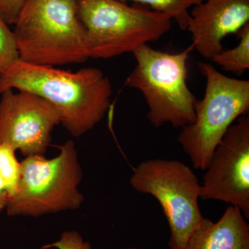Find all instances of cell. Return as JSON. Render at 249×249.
Returning a JSON list of instances; mask_svg holds the SVG:
<instances>
[{
  "label": "cell",
  "instance_id": "cell-1",
  "mask_svg": "<svg viewBox=\"0 0 249 249\" xmlns=\"http://www.w3.org/2000/svg\"><path fill=\"white\" fill-rule=\"evenodd\" d=\"M13 89L34 93L53 105L61 124L76 137L101 122L112 95L110 81L99 69L72 72L20 59L0 73V93Z\"/></svg>",
  "mask_w": 249,
  "mask_h": 249
},
{
  "label": "cell",
  "instance_id": "cell-2",
  "mask_svg": "<svg viewBox=\"0 0 249 249\" xmlns=\"http://www.w3.org/2000/svg\"><path fill=\"white\" fill-rule=\"evenodd\" d=\"M14 33L23 61L55 67L89 58L76 0H27Z\"/></svg>",
  "mask_w": 249,
  "mask_h": 249
},
{
  "label": "cell",
  "instance_id": "cell-3",
  "mask_svg": "<svg viewBox=\"0 0 249 249\" xmlns=\"http://www.w3.org/2000/svg\"><path fill=\"white\" fill-rule=\"evenodd\" d=\"M193 45L169 53L143 45L133 52L136 66L124 85L139 90L148 106L147 119L156 128L170 124L182 128L196 119V98L188 85L187 62Z\"/></svg>",
  "mask_w": 249,
  "mask_h": 249
},
{
  "label": "cell",
  "instance_id": "cell-4",
  "mask_svg": "<svg viewBox=\"0 0 249 249\" xmlns=\"http://www.w3.org/2000/svg\"><path fill=\"white\" fill-rule=\"evenodd\" d=\"M89 58L109 59L160 40L173 19L145 5L120 0H76Z\"/></svg>",
  "mask_w": 249,
  "mask_h": 249
},
{
  "label": "cell",
  "instance_id": "cell-5",
  "mask_svg": "<svg viewBox=\"0 0 249 249\" xmlns=\"http://www.w3.org/2000/svg\"><path fill=\"white\" fill-rule=\"evenodd\" d=\"M58 147L60 153L53 159L29 156L20 162V178L6 206L8 215L36 217L80 207L83 172L76 145L69 140Z\"/></svg>",
  "mask_w": 249,
  "mask_h": 249
},
{
  "label": "cell",
  "instance_id": "cell-6",
  "mask_svg": "<svg viewBox=\"0 0 249 249\" xmlns=\"http://www.w3.org/2000/svg\"><path fill=\"white\" fill-rule=\"evenodd\" d=\"M198 67L206 79L204 96L196 101L194 122L181 128L178 141L193 167L205 170L227 129L249 112V81L225 76L211 64Z\"/></svg>",
  "mask_w": 249,
  "mask_h": 249
},
{
  "label": "cell",
  "instance_id": "cell-7",
  "mask_svg": "<svg viewBox=\"0 0 249 249\" xmlns=\"http://www.w3.org/2000/svg\"><path fill=\"white\" fill-rule=\"evenodd\" d=\"M135 191L155 196L170 229V249H184L204 219L199 206L201 184L188 165L178 160H144L129 180Z\"/></svg>",
  "mask_w": 249,
  "mask_h": 249
},
{
  "label": "cell",
  "instance_id": "cell-8",
  "mask_svg": "<svg viewBox=\"0 0 249 249\" xmlns=\"http://www.w3.org/2000/svg\"><path fill=\"white\" fill-rule=\"evenodd\" d=\"M201 184L200 199L224 201L249 218V116L239 117L214 149Z\"/></svg>",
  "mask_w": 249,
  "mask_h": 249
},
{
  "label": "cell",
  "instance_id": "cell-9",
  "mask_svg": "<svg viewBox=\"0 0 249 249\" xmlns=\"http://www.w3.org/2000/svg\"><path fill=\"white\" fill-rule=\"evenodd\" d=\"M0 143L19 150L25 157L44 156L60 113L43 98L26 91L1 93Z\"/></svg>",
  "mask_w": 249,
  "mask_h": 249
},
{
  "label": "cell",
  "instance_id": "cell-10",
  "mask_svg": "<svg viewBox=\"0 0 249 249\" xmlns=\"http://www.w3.org/2000/svg\"><path fill=\"white\" fill-rule=\"evenodd\" d=\"M190 16L192 45L211 60L222 50L224 38L249 23V0H204L192 8Z\"/></svg>",
  "mask_w": 249,
  "mask_h": 249
},
{
  "label": "cell",
  "instance_id": "cell-11",
  "mask_svg": "<svg viewBox=\"0 0 249 249\" xmlns=\"http://www.w3.org/2000/svg\"><path fill=\"white\" fill-rule=\"evenodd\" d=\"M184 249H249V225L242 211L229 206L217 222L204 217Z\"/></svg>",
  "mask_w": 249,
  "mask_h": 249
},
{
  "label": "cell",
  "instance_id": "cell-12",
  "mask_svg": "<svg viewBox=\"0 0 249 249\" xmlns=\"http://www.w3.org/2000/svg\"><path fill=\"white\" fill-rule=\"evenodd\" d=\"M240 42L235 48L224 49L211 59L225 71L242 75L249 68V23L237 33Z\"/></svg>",
  "mask_w": 249,
  "mask_h": 249
},
{
  "label": "cell",
  "instance_id": "cell-13",
  "mask_svg": "<svg viewBox=\"0 0 249 249\" xmlns=\"http://www.w3.org/2000/svg\"><path fill=\"white\" fill-rule=\"evenodd\" d=\"M134 1V3L145 5L152 10L169 16L177 22L178 27L187 30L189 22L190 9L204 0H120Z\"/></svg>",
  "mask_w": 249,
  "mask_h": 249
},
{
  "label": "cell",
  "instance_id": "cell-14",
  "mask_svg": "<svg viewBox=\"0 0 249 249\" xmlns=\"http://www.w3.org/2000/svg\"><path fill=\"white\" fill-rule=\"evenodd\" d=\"M0 174L6 183L11 198L17 191L18 183L20 178L21 163L16 158V150L9 145L1 143Z\"/></svg>",
  "mask_w": 249,
  "mask_h": 249
},
{
  "label": "cell",
  "instance_id": "cell-15",
  "mask_svg": "<svg viewBox=\"0 0 249 249\" xmlns=\"http://www.w3.org/2000/svg\"><path fill=\"white\" fill-rule=\"evenodd\" d=\"M19 59L14 31L0 18V73Z\"/></svg>",
  "mask_w": 249,
  "mask_h": 249
},
{
  "label": "cell",
  "instance_id": "cell-16",
  "mask_svg": "<svg viewBox=\"0 0 249 249\" xmlns=\"http://www.w3.org/2000/svg\"><path fill=\"white\" fill-rule=\"evenodd\" d=\"M57 248L58 249H92L91 244L83 240L77 231L62 232L59 240L53 243L44 246L40 249Z\"/></svg>",
  "mask_w": 249,
  "mask_h": 249
},
{
  "label": "cell",
  "instance_id": "cell-17",
  "mask_svg": "<svg viewBox=\"0 0 249 249\" xmlns=\"http://www.w3.org/2000/svg\"><path fill=\"white\" fill-rule=\"evenodd\" d=\"M27 0H0V18L8 25L15 24Z\"/></svg>",
  "mask_w": 249,
  "mask_h": 249
},
{
  "label": "cell",
  "instance_id": "cell-18",
  "mask_svg": "<svg viewBox=\"0 0 249 249\" xmlns=\"http://www.w3.org/2000/svg\"><path fill=\"white\" fill-rule=\"evenodd\" d=\"M9 199L10 194L8 187L6 186L4 178L0 174V211L6 209Z\"/></svg>",
  "mask_w": 249,
  "mask_h": 249
},
{
  "label": "cell",
  "instance_id": "cell-19",
  "mask_svg": "<svg viewBox=\"0 0 249 249\" xmlns=\"http://www.w3.org/2000/svg\"><path fill=\"white\" fill-rule=\"evenodd\" d=\"M127 249H138L136 248H127Z\"/></svg>",
  "mask_w": 249,
  "mask_h": 249
}]
</instances>
